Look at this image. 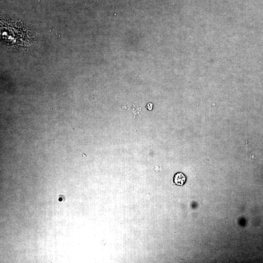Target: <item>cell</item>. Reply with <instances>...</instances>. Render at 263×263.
Listing matches in <instances>:
<instances>
[{"mask_svg":"<svg viewBox=\"0 0 263 263\" xmlns=\"http://www.w3.org/2000/svg\"><path fill=\"white\" fill-rule=\"evenodd\" d=\"M186 178L183 173H177L174 177V182L178 186H182L186 182Z\"/></svg>","mask_w":263,"mask_h":263,"instance_id":"1","label":"cell"},{"mask_svg":"<svg viewBox=\"0 0 263 263\" xmlns=\"http://www.w3.org/2000/svg\"><path fill=\"white\" fill-rule=\"evenodd\" d=\"M147 107L148 109L149 110H152V108H153V104L152 103H149L148 104L147 106Z\"/></svg>","mask_w":263,"mask_h":263,"instance_id":"2","label":"cell"}]
</instances>
